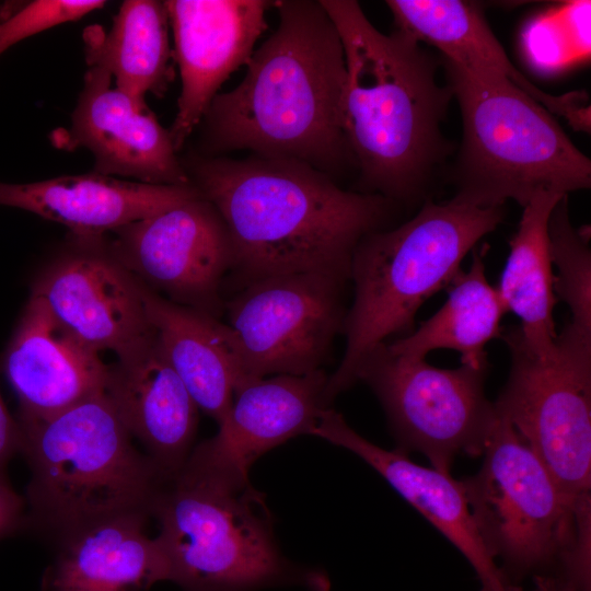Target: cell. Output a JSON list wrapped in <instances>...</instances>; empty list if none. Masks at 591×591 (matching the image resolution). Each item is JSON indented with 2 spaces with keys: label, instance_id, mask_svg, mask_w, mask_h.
<instances>
[{
  "label": "cell",
  "instance_id": "obj_11",
  "mask_svg": "<svg viewBox=\"0 0 591 591\" xmlns=\"http://www.w3.org/2000/svg\"><path fill=\"white\" fill-rule=\"evenodd\" d=\"M346 282L318 271L276 275L252 281L224 300L243 386L273 375L322 370L335 336L343 332Z\"/></svg>",
  "mask_w": 591,
  "mask_h": 591
},
{
  "label": "cell",
  "instance_id": "obj_2",
  "mask_svg": "<svg viewBox=\"0 0 591 591\" xmlns=\"http://www.w3.org/2000/svg\"><path fill=\"white\" fill-rule=\"evenodd\" d=\"M276 31L244 79L211 101L201 121L206 157L233 150L299 161L331 176L352 159L341 126L346 61L320 1L278 0Z\"/></svg>",
  "mask_w": 591,
  "mask_h": 591
},
{
  "label": "cell",
  "instance_id": "obj_14",
  "mask_svg": "<svg viewBox=\"0 0 591 591\" xmlns=\"http://www.w3.org/2000/svg\"><path fill=\"white\" fill-rule=\"evenodd\" d=\"M267 0H167L181 93L169 129L178 152L201 121L219 88L247 65L266 28Z\"/></svg>",
  "mask_w": 591,
  "mask_h": 591
},
{
  "label": "cell",
  "instance_id": "obj_24",
  "mask_svg": "<svg viewBox=\"0 0 591 591\" xmlns=\"http://www.w3.org/2000/svg\"><path fill=\"white\" fill-rule=\"evenodd\" d=\"M563 196L540 192L523 207L496 288L506 312H512L521 321L517 328L522 343L538 358H551L555 352L556 296L547 224L554 206Z\"/></svg>",
  "mask_w": 591,
  "mask_h": 591
},
{
  "label": "cell",
  "instance_id": "obj_6",
  "mask_svg": "<svg viewBox=\"0 0 591 591\" xmlns=\"http://www.w3.org/2000/svg\"><path fill=\"white\" fill-rule=\"evenodd\" d=\"M18 422L32 468L28 500L45 522L67 534L152 512L166 480L136 450L105 392L49 419Z\"/></svg>",
  "mask_w": 591,
  "mask_h": 591
},
{
  "label": "cell",
  "instance_id": "obj_25",
  "mask_svg": "<svg viewBox=\"0 0 591 591\" xmlns=\"http://www.w3.org/2000/svg\"><path fill=\"white\" fill-rule=\"evenodd\" d=\"M169 25L164 1H124L108 32L85 30L86 62L106 70L118 90L146 107V95L161 96L172 79Z\"/></svg>",
  "mask_w": 591,
  "mask_h": 591
},
{
  "label": "cell",
  "instance_id": "obj_10",
  "mask_svg": "<svg viewBox=\"0 0 591 591\" xmlns=\"http://www.w3.org/2000/svg\"><path fill=\"white\" fill-rule=\"evenodd\" d=\"M487 369L436 368L425 358L393 354L383 343L363 360L357 381L380 399L398 450L418 451L433 468L450 473L457 455L483 454L496 414L485 395Z\"/></svg>",
  "mask_w": 591,
  "mask_h": 591
},
{
  "label": "cell",
  "instance_id": "obj_9",
  "mask_svg": "<svg viewBox=\"0 0 591 591\" xmlns=\"http://www.w3.org/2000/svg\"><path fill=\"white\" fill-rule=\"evenodd\" d=\"M502 337L511 366L495 408L545 465L591 545V339L564 327L554 355L538 358L517 327Z\"/></svg>",
  "mask_w": 591,
  "mask_h": 591
},
{
  "label": "cell",
  "instance_id": "obj_22",
  "mask_svg": "<svg viewBox=\"0 0 591 591\" xmlns=\"http://www.w3.org/2000/svg\"><path fill=\"white\" fill-rule=\"evenodd\" d=\"M143 513L107 518L65 534L43 591H149L169 580L163 551Z\"/></svg>",
  "mask_w": 591,
  "mask_h": 591
},
{
  "label": "cell",
  "instance_id": "obj_19",
  "mask_svg": "<svg viewBox=\"0 0 591 591\" xmlns=\"http://www.w3.org/2000/svg\"><path fill=\"white\" fill-rule=\"evenodd\" d=\"M105 393L163 478L176 476L194 449L199 408L157 335L108 366Z\"/></svg>",
  "mask_w": 591,
  "mask_h": 591
},
{
  "label": "cell",
  "instance_id": "obj_21",
  "mask_svg": "<svg viewBox=\"0 0 591 591\" xmlns=\"http://www.w3.org/2000/svg\"><path fill=\"white\" fill-rule=\"evenodd\" d=\"M199 194L193 185H151L96 172L22 184L0 182V206L56 221L76 235H104Z\"/></svg>",
  "mask_w": 591,
  "mask_h": 591
},
{
  "label": "cell",
  "instance_id": "obj_15",
  "mask_svg": "<svg viewBox=\"0 0 591 591\" xmlns=\"http://www.w3.org/2000/svg\"><path fill=\"white\" fill-rule=\"evenodd\" d=\"M112 79L102 68H88L70 128L65 134L55 131L54 144L88 149L94 158V172L102 175L151 185H192L169 130L148 106H138L113 88Z\"/></svg>",
  "mask_w": 591,
  "mask_h": 591
},
{
  "label": "cell",
  "instance_id": "obj_29",
  "mask_svg": "<svg viewBox=\"0 0 591 591\" xmlns=\"http://www.w3.org/2000/svg\"><path fill=\"white\" fill-rule=\"evenodd\" d=\"M24 503L4 476H0V540L14 532L22 523Z\"/></svg>",
  "mask_w": 591,
  "mask_h": 591
},
{
  "label": "cell",
  "instance_id": "obj_20",
  "mask_svg": "<svg viewBox=\"0 0 591 591\" xmlns=\"http://www.w3.org/2000/svg\"><path fill=\"white\" fill-rule=\"evenodd\" d=\"M386 4L397 28L438 48L442 58L477 79L513 85L573 128L590 130L587 94L552 95L537 88L510 61L477 4L459 0H389Z\"/></svg>",
  "mask_w": 591,
  "mask_h": 591
},
{
  "label": "cell",
  "instance_id": "obj_18",
  "mask_svg": "<svg viewBox=\"0 0 591 591\" xmlns=\"http://www.w3.org/2000/svg\"><path fill=\"white\" fill-rule=\"evenodd\" d=\"M311 434L351 451L373 467L465 556L477 575L479 591H521L486 547L462 482L450 473L418 465L398 449L390 451L372 443L331 407L321 412Z\"/></svg>",
  "mask_w": 591,
  "mask_h": 591
},
{
  "label": "cell",
  "instance_id": "obj_5",
  "mask_svg": "<svg viewBox=\"0 0 591 591\" xmlns=\"http://www.w3.org/2000/svg\"><path fill=\"white\" fill-rule=\"evenodd\" d=\"M152 512L169 581L183 591H257L299 586L328 591L327 576L283 556L265 497L240 483L184 465Z\"/></svg>",
  "mask_w": 591,
  "mask_h": 591
},
{
  "label": "cell",
  "instance_id": "obj_27",
  "mask_svg": "<svg viewBox=\"0 0 591 591\" xmlns=\"http://www.w3.org/2000/svg\"><path fill=\"white\" fill-rule=\"evenodd\" d=\"M548 246L554 275V292L571 313L569 328L591 337V252L589 232L570 221L568 195L554 206L547 224Z\"/></svg>",
  "mask_w": 591,
  "mask_h": 591
},
{
  "label": "cell",
  "instance_id": "obj_13",
  "mask_svg": "<svg viewBox=\"0 0 591 591\" xmlns=\"http://www.w3.org/2000/svg\"><path fill=\"white\" fill-rule=\"evenodd\" d=\"M31 294L92 350L121 358L154 338L139 280L113 255L104 235H76L36 277Z\"/></svg>",
  "mask_w": 591,
  "mask_h": 591
},
{
  "label": "cell",
  "instance_id": "obj_7",
  "mask_svg": "<svg viewBox=\"0 0 591 591\" xmlns=\"http://www.w3.org/2000/svg\"><path fill=\"white\" fill-rule=\"evenodd\" d=\"M442 59L463 127L453 198L478 207L512 199L524 207L540 192L590 187V159L552 113L513 85L477 79Z\"/></svg>",
  "mask_w": 591,
  "mask_h": 591
},
{
  "label": "cell",
  "instance_id": "obj_8",
  "mask_svg": "<svg viewBox=\"0 0 591 591\" xmlns=\"http://www.w3.org/2000/svg\"><path fill=\"white\" fill-rule=\"evenodd\" d=\"M495 410L482 467L462 480L486 547L514 586L533 576L566 591H590L591 547L545 465Z\"/></svg>",
  "mask_w": 591,
  "mask_h": 591
},
{
  "label": "cell",
  "instance_id": "obj_26",
  "mask_svg": "<svg viewBox=\"0 0 591 591\" xmlns=\"http://www.w3.org/2000/svg\"><path fill=\"white\" fill-rule=\"evenodd\" d=\"M449 286L448 300L437 313L410 335L385 344L393 354L417 359L452 349L460 352L461 364L488 368L485 346L501 336L506 310L487 281L484 253L475 250L470 268L460 269Z\"/></svg>",
  "mask_w": 591,
  "mask_h": 591
},
{
  "label": "cell",
  "instance_id": "obj_16",
  "mask_svg": "<svg viewBox=\"0 0 591 591\" xmlns=\"http://www.w3.org/2000/svg\"><path fill=\"white\" fill-rule=\"evenodd\" d=\"M328 375H273L234 394L218 432L195 447L186 463L235 482H250L252 464L267 451L300 434H311L324 403Z\"/></svg>",
  "mask_w": 591,
  "mask_h": 591
},
{
  "label": "cell",
  "instance_id": "obj_30",
  "mask_svg": "<svg viewBox=\"0 0 591 591\" xmlns=\"http://www.w3.org/2000/svg\"><path fill=\"white\" fill-rule=\"evenodd\" d=\"M21 432L19 422L8 412L0 394V476L11 456L20 450Z\"/></svg>",
  "mask_w": 591,
  "mask_h": 591
},
{
  "label": "cell",
  "instance_id": "obj_28",
  "mask_svg": "<svg viewBox=\"0 0 591 591\" xmlns=\"http://www.w3.org/2000/svg\"><path fill=\"white\" fill-rule=\"evenodd\" d=\"M102 0L5 1L0 4V55L16 43L102 8Z\"/></svg>",
  "mask_w": 591,
  "mask_h": 591
},
{
  "label": "cell",
  "instance_id": "obj_1",
  "mask_svg": "<svg viewBox=\"0 0 591 591\" xmlns=\"http://www.w3.org/2000/svg\"><path fill=\"white\" fill-rule=\"evenodd\" d=\"M183 164L228 229L235 290L305 271L349 280L357 245L383 229L394 204L343 189L329 175L293 160L199 155Z\"/></svg>",
  "mask_w": 591,
  "mask_h": 591
},
{
  "label": "cell",
  "instance_id": "obj_4",
  "mask_svg": "<svg viewBox=\"0 0 591 591\" xmlns=\"http://www.w3.org/2000/svg\"><path fill=\"white\" fill-rule=\"evenodd\" d=\"M503 215V206L428 200L410 220L359 242L350 264L355 297L343 326L346 348L327 378L326 406L357 382L361 363L374 348L413 326L422 303L451 283L466 254Z\"/></svg>",
  "mask_w": 591,
  "mask_h": 591
},
{
  "label": "cell",
  "instance_id": "obj_23",
  "mask_svg": "<svg viewBox=\"0 0 591 591\" xmlns=\"http://www.w3.org/2000/svg\"><path fill=\"white\" fill-rule=\"evenodd\" d=\"M139 283L147 317L166 359L198 408L219 424L243 386L240 360L227 324Z\"/></svg>",
  "mask_w": 591,
  "mask_h": 591
},
{
  "label": "cell",
  "instance_id": "obj_31",
  "mask_svg": "<svg viewBox=\"0 0 591 591\" xmlns=\"http://www.w3.org/2000/svg\"><path fill=\"white\" fill-rule=\"evenodd\" d=\"M537 591H565V590L557 588L553 584L538 583Z\"/></svg>",
  "mask_w": 591,
  "mask_h": 591
},
{
  "label": "cell",
  "instance_id": "obj_17",
  "mask_svg": "<svg viewBox=\"0 0 591 591\" xmlns=\"http://www.w3.org/2000/svg\"><path fill=\"white\" fill-rule=\"evenodd\" d=\"M21 422L49 419L105 392L108 366L31 294L3 356Z\"/></svg>",
  "mask_w": 591,
  "mask_h": 591
},
{
  "label": "cell",
  "instance_id": "obj_3",
  "mask_svg": "<svg viewBox=\"0 0 591 591\" xmlns=\"http://www.w3.org/2000/svg\"><path fill=\"white\" fill-rule=\"evenodd\" d=\"M320 2L343 43L341 126L361 192L414 200L447 151L441 124L452 93L438 84L436 59L410 33H381L355 0Z\"/></svg>",
  "mask_w": 591,
  "mask_h": 591
},
{
  "label": "cell",
  "instance_id": "obj_12",
  "mask_svg": "<svg viewBox=\"0 0 591 591\" xmlns=\"http://www.w3.org/2000/svg\"><path fill=\"white\" fill-rule=\"evenodd\" d=\"M116 259L165 299L219 318L232 262L228 229L201 194L113 231Z\"/></svg>",
  "mask_w": 591,
  "mask_h": 591
}]
</instances>
